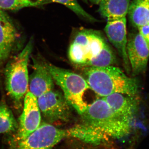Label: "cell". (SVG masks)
<instances>
[{"instance_id":"1","label":"cell","mask_w":149,"mask_h":149,"mask_svg":"<svg viewBox=\"0 0 149 149\" xmlns=\"http://www.w3.org/2000/svg\"><path fill=\"white\" fill-rule=\"evenodd\" d=\"M85 75L90 88L103 97L116 93L136 96L139 93L137 80L128 77L118 68L88 67Z\"/></svg>"},{"instance_id":"2","label":"cell","mask_w":149,"mask_h":149,"mask_svg":"<svg viewBox=\"0 0 149 149\" xmlns=\"http://www.w3.org/2000/svg\"><path fill=\"white\" fill-rule=\"evenodd\" d=\"M80 115L83 123L97 128L109 138L122 139L131 132L132 120L116 114L103 98L88 105Z\"/></svg>"},{"instance_id":"3","label":"cell","mask_w":149,"mask_h":149,"mask_svg":"<svg viewBox=\"0 0 149 149\" xmlns=\"http://www.w3.org/2000/svg\"><path fill=\"white\" fill-rule=\"evenodd\" d=\"M33 48V40L31 39L22 51L10 61L5 70L6 90L16 107L21 106L28 90V62Z\"/></svg>"},{"instance_id":"4","label":"cell","mask_w":149,"mask_h":149,"mask_svg":"<svg viewBox=\"0 0 149 149\" xmlns=\"http://www.w3.org/2000/svg\"><path fill=\"white\" fill-rule=\"evenodd\" d=\"M45 63L54 81L61 88L70 104L79 114H82L88 106L83 96L85 91L90 88L85 78L70 70Z\"/></svg>"},{"instance_id":"5","label":"cell","mask_w":149,"mask_h":149,"mask_svg":"<svg viewBox=\"0 0 149 149\" xmlns=\"http://www.w3.org/2000/svg\"><path fill=\"white\" fill-rule=\"evenodd\" d=\"M106 42L102 35L97 31L80 30L70 46V60L74 64L84 66L100 53Z\"/></svg>"},{"instance_id":"6","label":"cell","mask_w":149,"mask_h":149,"mask_svg":"<svg viewBox=\"0 0 149 149\" xmlns=\"http://www.w3.org/2000/svg\"><path fill=\"white\" fill-rule=\"evenodd\" d=\"M68 138H72L70 128L62 129L51 123H42L26 139L17 144L15 149H52Z\"/></svg>"},{"instance_id":"7","label":"cell","mask_w":149,"mask_h":149,"mask_svg":"<svg viewBox=\"0 0 149 149\" xmlns=\"http://www.w3.org/2000/svg\"><path fill=\"white\" fill-rule=\"evenodd\" d=\"M41 114L47 122H67L72 117L71 106L63 94L53 90L37 98Z\"/></svg>"},{"instance_id":"8","label":"cell","mask_w":149,"mask_h":149,"mask_svg":"<svg viewBox=\"0 0 149 149\" xmlns=\"http://www.w3.org/2000/svg\"><path fill=\"white\" fill-rule=\"evenodd\" d=\"M24 107L20 115L18 128L13 141L15 145L26 139L40 126L41 113L37 98L29 91L24 96Z\"/></svg>"},{"instance_id":"9","label":"cell","mask_w":149,"mask_h":149,"mask_svg":"<svg viewBox=\"0 0 149 149\" xmlns=\"http://www.w3.org/2000/svg\"><path fill=\"white\" fill-rule=\"evenodd\" d=\"M127 52L132 71L136 76L146 72L149 57V49L139 32L131 34L128 38Z\"/></svg>"},{"instance_id":"10","label":"cell","mask_w":149,"mask_h":149,"mask_svg":"<svg viewBox=\"0 0 149 149\" xmlns=\"http://www.w3.org/2000/svg\"><path fill=\"white\" fill-rule=\"evenodd\" d=\"M104 31L110 42L116 48L123 59L125 71L128 74L131 68L127 52L128 38L126 17L116 20H107Z\"/></svg>"},{"instance_id":"11","label":"cell","mask_w":149,"mask_h":149,"mask_svg":"<svg viewBox=\"0 0 149 149\" xmlns=\"http://www.w3.org/2000/svg\"><path fill=\"white\" fill-rule=\"evenodd\" d=\"M33 72L29 79V91L37 98L53 90L54 80L45 62L32 58Z\"/></svg>"},{"instance_id":"12","label":"cell","mask_w":149,"mask_h":149,"mask_svg":"<svg viewBox=\"0 0 149 149\" xmlns=\"http://www.w3.org/2000/svg\"><path fill=\"white\" fill-rule=\"evenodd\" d=\"M20 38L16 26L6 11L0 9V54L5 60L10 56Z\"/></svg>"},{"instance_id":"13","label":"cell","mask_w":149,"mask_h":149,"mask_svg":"<svg viewBox=\"0 0 149 149\" xmlns=\"http://www.w3.org/2000/svg\"><path fill=\"white\" fill-rule=\"evenodd\" d=\"M103 98L114 112L126 119L132 120L139 110V102L136 96L116 93Z\"/></svg>"},{"instance_id":"14","label":"cell","mask_w":149,"mask_h":149,"mask_svg":"<svg viewBox=\"0 0 149 149\" xmlns=\"http://www.w3.org/2000/svg\"><path fill=\"white\" fill-rule=\"evenodd\" d=\"M131 0H102L99 3L100 14L107 20L126 17Z\"/></svg>"},{"instance_id":"15","label":"cell","mask_w":149,"mask_h":149,"mask_svg":"<svg viewBox=\"0 0 149 149\" xmlns=\"http://www.w3.org/2000/svg\"><path fill=\"white\" fill-rule=\"evenodd\" d=\"M128 14L131 23L137 28L149 24V0H133Z\"/></svg>"},{"instance_id":"16","label":"cell","mask_w":149,"mask_h":149,"mask_svg":"<svg viewBox=\"0 0 149 149\" xmlns=\"http://www.w3.org/2000/svg\"><path fill=\"white\" fill-rule=\"evenodd\" d=\"M18 122L8 107L0 103V134L16 132Z\"/></svg>"},{"instance_id":"17","label":"cell","mask_w":149,"mask_h":149,"mask_svg":"<svg viewBox=\"0 0 149 149\" xmlns=\"http://www.w3.org/2000/svg\"><path fill=\"white\" fill-rule=\"evenodd\" d=\"M116 60L114 53L110 47L106 42L100 53L88 62L85 66L92 67H104L111 66L116 63Z\"/></svg>"},{"instance_id":"18","label":"cell","mask_w":149,"mask_h":149,"mask_svg":"<svg viewBox=\"0 0 149 149\" xmlns=\"http://www.w3.org/2000/svg\"><path fill=\"white\" fill-rule=\"evenodd\" d=\"M51 2L50 0H0V9L17 11L24 8L40 6Z\"/></svg>"},{"instance_id":"19","label":"cell","mask_w":149,"mask_h":149,"mask_svg":"<svg viewBox=\"0 0 149 149\" xmlns=\"http://www.w3.org/2000/svg\"><path fill=\"white\" fill-rule=\"evenodd\" d=\"M51 2H54L61 4L68 8L70 10L77 14L78 16L81 17L90 22H95L97 19L91 15L89 14L85 10L82 8L79 4L77 0H50Z\"/></svg>"},{"instance_id":"20","label":"cell","mask_w":149,"mask_h":149,"mask_svg":"<svg viewBox=\"0 0 149 149\" xmlns=\"http://www.w3.org/2000/svg\"><path fill=\"white\" fill-rule=\"evenodd\" d=\"M139 32L143 37L149 49V24L138 28Z\"/></svg>"},{"instance_id":"21","label":"cell","mask_w":149,"mask_h":149,"mask_svg":"<svg viewBox=\"0 0 149 149\" xmlns=\"http://www.w3.org/2000/svg\"><path fill=\"white\" fill-rule=\"evenodd\" d=\"M91 3L95 4L98 5L102 0H89Z\"/></svg>"},{"instance_id":"22","label":"cell","mask_w":149,"mask_h":149,"mask_svg":"<svg viewBox=\"0 0 149 149\" xmlns=\"http://www.w3.org/2000/svg\"><path fill=\"white\" fill-rule=\"evenodd\" d=\"M4 61H5L4 59L3 58V57L0 54V62H1Z\"/></svg>"},{"instance_id":"23","label":"cell","mask_w":149,"mask_h":149,"mask_svg":"<svg viewBox=\"0 0 149 149\" xmlns=\"http://www.w3.org/2000/svg\"><path fill=\"white\" fill-rule=\"evenodd\" d=\"M83 1H85V2H87L88 1V0H83Z\"/></svg>"}]
</instances>
